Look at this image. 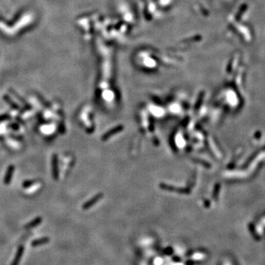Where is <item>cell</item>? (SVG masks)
I'll list each match as a JSON object with an SVG mask.
<instances>
[{
    "label": "cell",
    "mask_w": 265,
    "mask_h": 265,
    "mask_svg": "<svg viewBox=\"0 0 265 265\" xmlns=\"http://www.w3.org/2000/svg\"><path fill=\"white\" fill-rule=\"evenodd\" d=\"M8 128H11V129L14 130H18L19 128V125L17 123H12V124H10V125H8Z\"/></svg>",
    "instance_id": "cell-12"
},
{
    "label": "cell",
    "mask_w": 265,
    "mask_h": 265,
    "mask_svg": "<svg viewBox=\"0 0 265 265\" xmlns=\"http://www.w3.org/2000/svg\"><path fill=\"white\" fill-rule=\"evenodd\" d=\"M261 135H262V133H261L260 131H257V132H255V138L256 139H259L261 138Z\"/></svg>",
    "instance_id": "cell-15"
},
{
    "label": "cell",
    "mask_w": 265,
    "mask_h": 265,
    "mask_svg": "<svg viewBox=\"0 0 265 265\" xmlns=\"http://www.w3.org/2000/svg\"><path fill=\"white\" fill-rule=\"evenodd\" d=\"M101 197V195H97L94 197H93L92 199H91L90 200H89L88 202H86L84 205H82V209L84 210H87V209H90L91 207L93 206L97 201L100 200V198Z\"/></svg>",
    "instance_id": "cell-7"
},
{
    "label": "cell",
    "mask_w": 265,
    "mask_h": 265,
    "mask_svg": "<svg viewBox=\"0 0 265 265\" xmlns=\"http://www.w3.org/2000/svg\"><path fill=\"white\" fill-rule=\"evenodd\" d=\"M51 168H52V176L55 181L59 180V169H58V157L57 154L52 155L51 161Z\"/></svg>",
    "instance_id": "cell-1"
},
{
    "label": "cell",
    "mask_w": 265,
    "mask_h": 265,
    "mask_svg": "<svg viewBox=\"0 0 265 265\" xmlns=\"http://www.w3.org/2000/svg\"><path fill=\"white\" fill-rule=\"evenodd\" d=\"M58 130H59V132H60V133H61V130H63V133H64V132H65V127H64V125H63V124H60V125H59V126H58Z\"/></svg>",
    "instance_id": "cell-13"
},
{
    "label": "cell",
    "mask_w": 265,
    "mask_h": 265,
    "mask_svg": "<svg viewBox=\"0 0 265 265\" xmlns=\"http://www.w3.org/2000/svg\"><path fill=\"white\" fill-rule=\"evenodd\" d=\"M24 246L20 245L19 247L18 250H17V252H16V255H15L14 260L13 261V262H12L10 265H19L20 261H21V257H22L23 253H24Z\"/></svg>",
    "instance_id": "cell-5"
},
{
    "label": "cell",
    "mask_w": 265,
    "mask_h": 265,
    "mask_svg": "<svg viewBox=\"0 0 265 265\" xmlns=\"http://www.w3.org/2000/svg\"><path fill=\"white\" fill-rule=\"evenodd\" d=\"M49 242V238L48 237H43V238H40V239H36V240H33L31 243V245L32 247H37V246H40L42 245V244H45L47 243H48Z\"/></svg>",
    "instance_id": "cell-8"
},
{
    "label": "cell",
    "mask_w": 265,
    "mask_h": 265,
    "mask_svg": "<svg viewBox=\"0 0 265 265\" xmlns=\"http://www.w3.org/2000/svg\"><path fill=\"white\" fill-rule=\"evenodd\" d=\"M194 264V262L192 261H189V262H186V265H193Z\"/></svg>",
    "instance_id": "cell-16"
},
{
    "label": "cell",
    "mask_w": 265,
    "mask_h": 265,
    "mask_svg": "<svg viewBox=\"0 0 265 265\" xmlns=\"http://www.w3.org/2000/svg\"><path fill=\"white\" fill-rule=\"evenodd\" d=\"M37 97L38 98V100H40V102L43 104L45 107H47L49 108H51V104L48 102L47 100H46L45 99L42 97V96L41 95V94H37Z\"/></svg>",
    "instance_id": "cell-10"
},
{
    "label": "cell",
    "mask_w": 265,
    "mask_h": 265,
    "mask_svg": "<svg viewBox=\"0 0 265 265\" xmlns=\"http://www.w3.org/2000/svg\"><path fill=\"white\" fill-rule=\"evenodd\" d=\"M36 182V180H27V181H24V182H23L21 186H22V187L24 188V189H27V188L30 187L31 186L35 184Z\"/></svg>",
    "instance_id": "cell-9"
},
{
    "label": "cell",
    "mask_w": 265,
    "mask_h": 265,
    "mask_svg": "<svg viewBox=\"0 0 265 265\" xmlns=\"http://www.w3.org/2000/svg\"><path fill=\"white\" fill-rule=\"evenodd\" d=\"M172 249L171 247H167V249L165 250L164 251V253L166 254H168V255H170V254H172Z\"/></svg>",
    "instance_id": "cell-14"
},
{
    "label": "cell",
    "mask_w": 265,
    "mask_h": 265,
    "mask_svg": "<svg viewBox=\"0 0 265 265\" xmlns=\"http://www.w3.org/2000/svg\"><path fill=\"white\" fill-rule=\"evenodd\" d=\"M2 98H3V100L5 101L8 105H9V106H10L12 109H13V110L19 111H20V113H24V112L25 111V109L22 108H21V106H19L15 101H13V100H12L11 97L8 95V94H4Z\"/></svg>",
    "instance_id": "cell-2"
},
{
    "label": "cell",
    "mask_w": 265,
    "mask_h": 265,
    "mask_svg": "<svg viewBox=\"0 0 265 265\" xmlns=\"http://www.w3.org/2000/svg\"><path fill=\"white\" fill-rule=\"evenodd\" d=\"M9 92H10L16 100H18L22 104L23 107H24V108L25 109V110H30V109H32V106H31L30 104L28 103V102L25 100V99L23 98L19 93L16 92L14 89H9Z\"/></svg>",
    "instance_id": "cell-4"
},
{
    "label": "cell",
    "mask_w": 265,
    "mask_h": 265,
    "mask_svg": "<svg viewBox=\"0 0 265 265\" xmlns=\"http://www.w3.org/2000/svg\"><path fill=\"white\" fill-rule=\"evenodd\" d=\"M11 119V117L8 113H4V114L0 115V122L7 121V120H10Z\"/></svg>",
    "instance_id": "cell-11"
},
{
    "label": "cell",
    "mask_w": 265,
    "mask_h": 265,
    "mask_svg": "<svg viewBox=\"0 0 265 265\" xmlns=\"http://www.w3.org/2000/svg\"><path fill=\"white\" fill-rule=\"evenodd\" d=\"M15 172V166L13 164H10L7 168L6 172L5 174L3 179V183L5 185H10L13 179V174Z\"/></svg>",
    "instance_id": "cell-3"
},
{
    "label": "cell",
    "mask_w": 265,
    "mask_h": 265,
    "mask_svg": "<svg viewBox=\"0 0 265 265\" xmlns=\"http://www.w3.org/2000/svg\"><path fill=\"white\" fill-rule=\"evenodd\" d=\"M42 217H36L34 220H32V221H30V222H28L27 224H26V225L24 226V228H25V229H31V228H35V227H37L38 225H39L42 222Z\"/></svg>",
    "instance_id": "cell-6"
}]
</instances>
